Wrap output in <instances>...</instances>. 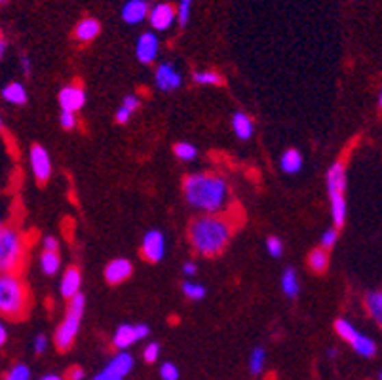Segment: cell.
Wrapping results in <instances>:
<instances>
[{
	"label": "cell",
	"mask_w": 382,
	"mask_h": 380,
	"mask_svg": "<svg viewBox=\"0 0 382 380\" xmlns=\"http://www.w3.org/2000/svg\"><path fill=\"white\" fill-rule=\"evenodd\" d=\"M94 380H124V377H122L120 372L114 371L111 365L107 364L105 367H103L101 371L95 375Z\"/></svg>",
	"instance_id": "cell-38"
},
{
	"label": "cell",
	"mask_w": 382,
	"mask_h": 380,
	"mask_svg": "<svg viewBox=\"0 0 382 380\" xmlns=\"http://www.w3.org/2000/svg\"><path fill=\"white\" fill-rule=\"evenodd\" d=\"M183 272H185V276L192 278V276H196V272H198V264L194 261H187L183 264Z\"/></svg>",
	"instance_id": "cell-45"
},
{
	"label": "cell",
	"mask_w": 382,
	"mask_h": 380,
	"mask_svg": "<svg viewBox=\"0 0 382 380\" xmlns=\"http://www.w3.org/2000/svg\"><path fill=\"white\" fill-rule=\"evenodd\" d=\"M42 251H50V253H60V242H58V238L44 236Z\"/></svg>",
	"instance_id": "cell-40"
},
{
	"label": "cell",
	"mask_w": 382,
	"mask_h": 380,
	"mask_svg": "<svg viewBox=\"0 0 382 380\" xmlns=\"http://www.w3.org/2000/svg\"><path fill=\"white\" fill-rule=\"evenodd\" d=\"M131 114H133V112H129L126 107H122V105H120L118 110L114 112V120H116V124H127L129 118H131Z\"/></svg>",
	"instance_id": "cell-42"
},
{
	"label": "cell",
	"mask_w": 382,
	"mask_h": 380,
	"mask_svg": "<svg viewBox=\"0 0 382 380\" xmlns=\"http://www.w3.org/2000/svg\"><path fill=\"white\" fill-rule=\"evenodd\" d=\"M232 131L240 141H249L255 134L253 120L247 116L246 112H234L232 114Z\"/></svg>",
	"instance_id": "cell-20"
},
{
	"label": "cell",
	"mask_w": 382,
	"mask_h": 380,
	"mask_svg": "<svg viewBox=\"0 0 382 380\" xmlns=\"http://www.w3.org/2000/svg\"><path fill=\"white\" fill-rule=\"evenodd\" d=\"M185 202L204 215H227L232 205V190L219 173H190L183 179Z\"/></svg>",
	"instance_id": "cell-1"
},
{
	"label": "cell",
	"mask_w": 382,
	"mask_h": 380,
	"mask_svg": "<svg viewBox=\"0 0 382 380\" xmlns=\"http://www.w3.org/2000/svg\"><path fill=\"white\" fill-rule=\"evenodd\" d=\"M143 357L147 364H154L160 357V344L158 342H149L143 350Z\"/></svg>",
	"instance_id": "cell-36"
},
{
	"label": "cell",
	"mask_w": 382,
	"mask_h": 380,
	"mask_svg": "<svg viewBox=\"0 0 382 380\" xmlns=\"http://www.w3.org/2000/svg\"><path fill=\"white\" fill-rule=\"evenodd\" d=\"M337 240H339V230H337L335 227L327 228V230L322 234V249L329 251L331 247H335Z\"/></svg>",
	"instance_id": "cell-33"
},
{
	"label": "cell",
	"mask_w": 382,
	"mask_h": 380,
	"mask_svg": "<svg viewBox=\"0 0 382 380\" xmlns=\"http://www.w3.org/2000/svg\"><path fill=\"white\" fill-rule=\"evenodd\" d=\"M80 286H82V274L80 268L77 266H68L67 270L63 272L60 281V293L63 299H73L75 295L80 293Z\"/></svg>",
	"instance_id": "cell-17"
},
{
	"label": "cell",
	"mask_w": 382,
	"mask_h": 380,
	"mask_svg": "<svg viewBox=\"0 0 382 380\" xmlns=\"http://www.w3.org/2000/svg\"><path fill=\"white\" fill-rule=\"evenodd\" d=\"M10 213H12V200L6 196H0V228L6 227L10 220Z\"/></svg>",
	"instance_id": "cell-34"
},
{
	"label": "cell",
	"mask_w": 382,
	"mask_h": 380,
	"mask_svg": "<svg viewBox=\"0 0 382 380\" xmlns=\"http://www.w3.org/2000/svg\"><path fill=\"white\" fill-rule=\"evenodd\" d=\"M60 124H61V127H63V129H67V131H73V129L78 126L77 114H75V112H67V110H61Z\"/></svg>",
	"instance_id": "cell-35"
},
{
	"label": "cell",
	"mask_w": 382,
	"mask_h": 380,
	"mask_svg": "<svg viewBox=\"0 0 382 380\" xmlns=\"http://www.w3.org/2000/svg\"><path fill=\"white\" fill-rule=\"evenodd\" d=\"M234 223L229 215H200L188 227V240L202 257H219L229 247Z\"/></svg>",
	"instance_id": "cell-2"
},
{
	"label": "cell",
	"mask_w": 382,
	"mask_h": 380,
	"mask_svg": "<svg viewBox=\"0 0 382 380\" xmlns=\"http://www.w3.org/2000/svg\"><path fill=\"white\" fill-rule=\"evenodd\" d=\"M133 274V264L127 259H112L107 266H105V279L109 286H120L124 283L126 279L131 278Z\"/></svg>",
	"instance_id": "cell-13"
},
{
	"label": "cell",
	"mask_w": 382,
	"mask_h": 380,
	"mask_svg": "<svg viewBox=\"0 0 382 380\" xmlns=\"http://www.w3.org/2000/svg\"><path fill=\"white\" fill-rule=\"evenodd\" d=\"M86 310V296L82 293H78L73 299H68L67 304V314L60 323V327L55 331L53 342L60 350H68L73 346L75 338H77L78 331H80V321L84 316Z\"/></svg>",
	"instance_id": "cell-5"
},
{
	"label": "cell",
	"mask_w": 382,
	"mask_h": 380,
	"mask_svg": "<svg viewBox=\"0 0 382 380\" xmlns=\"http://www.w3.org/2000/svg\"><path fill=\"white\" fill-rule=\"evenodd\" d=\"M379 380H382V371L379 372Z\"/></svg>",
	"instance_id": "cell-53"
},
{
	"label": "cell",
	"mask_w": 382,
	"mask_h": 380,
	"mask_svg": "<svg viewBox=\"0 0 382 380\" xmlns=\"http://www.w3.org/2000/svg\"><path fill=\"white\" fill-rule=\"evenodd\" d=\"M175 21V8L168 2H160L149 12V23L154 31H168Z\"/></svg>",
	"instance_id": "cell-14"
},
{
	"label": "cell",
	"mask_w": 382,
	"mask_h": 380,
	"mask_svg": "<svg viewBox=\"0 0 382 380\" xmlns=\"http://www.w3.org/2000/svg\"><path fill=\"white\" fill-rule=\"evenodd\" d=\"M4 380H31V369H29L25 364L14 365V367L6 372Z\"/></svg>",
	"instance_id": "cell-31"
},
{
	"label": "cell",
	"mask_w": 382,
	"mask_h": 380,
	"mask_svg": "<svg viewBox=\"0 0 382 380\" xmlns=\"http://www.w3.org/2000/svg\"><path fill=\"white\" fill-rule=\"evenodd\" d=\"M192 82L198 86H219L222 76L217 71H196L192 75Z\"/></svg>",
	"instance_id": "cell-27"
},
{
	"label": "cell",
	"mask_w": 382,
	"mask_h": 380,
	"mask_svg": "<svg viewBox=\"0 0 382 380\" xmlns=\"http://www.w3.org/2000/svg\"><path fill=\"white\" fill-rule=\"evenodd\" d=\"M266 251L274 259H280L281 255H283V242L278 236H270L266 240Z\"/></svg>",
	"instance_id": "cell-32"
},
{
	"label": "cell",
	"mask_w": 382,
	"mask_h": 380,
	"mask_svg": "<svg viewBox=\"0 0 382 380\" xmlns=\"http://www.w3.org/2000/svg\"><path fill=\"white\" fill-rule=\"evenodd\" d=\"M151 6L147 0H127L122 8V19L127 25H137L149 17Z\"/></svg>",
	"instance_id": "cell-16"
},
{
	"label": "cell",
	"mask_w": 382,
	"mask_h": 380,
	"mask_svg": "<svg viewBox=\"0 0 382 380\" xmlns=\"http://www.w3.org/2000/svg\"><path fill=\"white\" fill-rule=\"evenodd\" d=\"M61 268V257L60 253H50V251H42L40 253V270L46 276H55Z\"/></svg>",
	"instance_id": "cell-25"
},
{
	"label": "cell",
	"mask_w": 382,
	"mask_h": 380,
	"mask_svg": "<svg viewBox=\"0 0 382 380\" xmlns=\"http://www.w3.org/2000/svg\"><path fill=\"white\" fill-rule=\"evenodd\" d=\"M6 340H8V329H6V325L0 321V346H4Z\"/></svg>",
	"instance_id": "cell-46"
},
{
	"label": "cell",
	"mask_w": 382,
	"mask_h": 380,
	"mask_svg": "<svg viewBox=\"0 0 382 380\" xmlns=\"http://www.w3.org/2000/svg\"><path fill=\"white\" fill-rule=\"evenodd\" d=\"M205 288L202 286V283H196V281H190V279H187L185 283H183V295L187 296V299H190V301H202L205 296Z\"/></svg>",
	"instance_id": "cell-29"
},
{
	"label": "cell",
	"mask_w": 382,
	"mask_h": 380,
	"mask_svg": "<svg viewBox=\"0 0 382 380\" xmlns=\"http://www.w3.org/2000/svg\"><path fill=\"white\" fill-rule=\"evenodd\" d=\"M190 10H192V0H179L175 8V19L181 27H187L190 21Z\"/></svg>",
	"instance_id": "cell-30"
},
{
	"label": "cell",
	"mask_w": 382,
	"mask_h": 380,
	"mask_svg": "<svg viewBox=\"0 0 382 380\" xmlns=\"http://www.w3.org/2000/svg\"><path fill=\"white\" fill-rule=\"evenodd\" d=\"M19 65H21V71H23V75L25 76H31V73H33V61H31V58L29 55H19Z\"/></svg>",
	"instance_id": "cell-43"
},
{
	"label": "cell",
	"mask_w": 382,
	"mask_h": 380,
	"mask_svg": "<svg viewBox=\"0 0 382 380\" xmlns=\"http://www.w3.org/2000/svg\"><path fill=\"white\" fill-rule=\"evenodd\" d=\"M173 154L177 156L179 160L192 162L196 160V156H198V149H196L192 143H185V141H181V143L173 144Z\"/></svg>",
	"instance_id": "cell-28"
},
{
	"label": "cell",
	"mask_w": 382,
	"mask_h": 380,
	"mask_svg": "<svg viewBox=\"0 0 382 380\" xmlns=\"http://www.w3.org/2000/svg\"><path fill=\"white\" fill-rule=\"evenodd\" d=\"M367 314L373 318V321L382 329V289L371 291L366 295Z\"/></svg>",
	"instance_id": "cell-23"
},
{
	"label": "cell",
	"mask_w": 382,
	"mask_h": 380,
	"mask_svg": "<svg viewBox=\"0 0 382 380\" xmlns=\"http://www.w3.org/2000/svg\"><path fill=\"white\" fill-rule=\"evenodd\" d=\"M84 379V369L82 367H71L67 372V380H82Z\"/></svg>",
	"instance_id": "cell-44"
},
{
	"label": "cell",
	"mask_w": 382,
	"mask_h": 380,
	"mask_svg": "<svg viewBox=\"0 0 382 380\" xmlns=\"http://www.w3.org/2000/svg\"><path fill=\"white\" fill-rule=\"evenodd\" d=\"M29 164H31V169H33V175L36 179V183L44 185L51 177V158L42 144H33L31 147Z\"/></svg>",
	"instance_id": "cell-9"
},
{
	"label": "cell",
	"mask_w": 382,
	"mask_h": 380,
	"mask_svg": "<svg viewBox=\"0 0 382 380\" xmlns=\"http://www.w3.org/2000/svg\"><path fill=\"white\" fill-rule=\"evenodd\" d=\"M31 295L23 279L17 274H0V318L23 320L29 312Z\"/></svg>",
	"instance_id": "cell-3"
},
{
	"label": "cell",
	"mask_w": 382,
	"mask_h": 380,
	"mask_svg": "<svg viewBox=\"0 0 382 380\" xmlns=\"http://www.w3.org/2000/svg\"><path fill=\"white\" fill-rule=\"evenodd\" d=\"M6 50H8V42H6V38L0 34V61L4 60V55H6Z\"/></svg>",
	"instance_id": "cell-47"
},
{
	"label": "cell",
	"mask_w": 382,
	"mask_h": 380,
	"mask_svg": "<svg viewBox=\"0 0 382 380\" xmlns=\"http://www.w3.org/2000/svg\"><path fill=\"white\" fill-rule=\"evenodd\" d=\"M160 379L162 380H179V369L177 365L166 362L160 367Z\"/></svg>",
	"instance_id": "cell-37"
},
{
	"label": "cell",
	"mask_w": 382,
	"mask_h": 380,
	"mask_svg": "<svg viewBox=\"0 0 382 380\" xmlns=\"http://www.w3.org/2000/svg\"><path fill=\"white\" fill-rule=\"evenodd\" d=\"M303 166H305V158H303V152L298 149H288L280 156V169L283 173H288V175L301 173Z\"/></svg>",
	"instance_id": "cell-19"
},
{
	"label": "cell",
	"mask_w": 382,
	"mask_h": 380,
	"mask_svg": "<svg viewBox=\"0 0 382 380\" xmlns=\"http://www.w3.org/2000/svg\"><path fill=\"white\" fill-rule=\"evenodd\" d=\"M158 50H160V42L158 36L153 31H144L136 44V55L139 63L143 65H151L158 58Z\"/></svg>",
	"instance_id": "cell-12"
},
{
	"label": "cell",
	"mask_w": 382,
	"mask_h": 380,
	"mask_svg": "<svg viewBox=\"0 0 382 380\" xmlns=\"http://www.w3.org/2000/svg\"><path fill=\"white\" fill-rule=\"evenodd\" d=\"M329 357H337V350H335V348H331V350H329Z\"/></svg>",
	"instance_id": "cell-49"
},
{
	"label": "cell",
	"mask_w": 382,
	"mask_h": 380,
	"mask_svg": "<svg viewBox=\"0 0 382 380\" xmlns=\"http://www.w3.org/2000/svg\"><path fill=\"white\" fill-rule=\"evenodd\" d=\"M308 266L312 268V272L316 274H323V272L327 270V266H329V253L322 249V247H318V249H312L310 253H308Z\"/></svg>",
	"instance_id": "cell-24"
},
{
	"label": "cell",
	"mask_w": 382,
	"mask_h": 380,
	"mask_svg": "<svg viewBox=\"0 0 382 380\" xmlns=\"http://www.w3.org/2000/svg\"><path fill=\"white\" fill-rule=\"evenodd\" d=\"M38 380H63L60 377V375H53V372H48V375H44V377H40Z\"/></svg>",
	"instance_id": "cell-48"
},
{
	"label": "cell",
	"mask_w": 382,
	"mask_h": 380,
	"mask_svg": "<svg viewBox=\"0 0 382 380\" xmlns=\"http://www.w3.org/2000/svg\"><path fill=\"white\" fill-rule=\"evenodd\" d=\"M4 129V122H2V116H0V131Z\"/></svg>",
	"instance_id": "cell-51"
},
{
	"label": "cell",
	"mask_w": 382,
	"mask_h": 380,
	"mask_svg": "<svg viewBox=\"0 0 382 380\" xmlns=\"http://www.w3.org/2000/svg\"><path fill=\"white\" fill-rule=\"evenodd\" d=\"M335 331L342 340H346L352 350L359 354L361 357H373L377 354V342L373 338H369L367 335H364L361 331L357 329L354 323H350L344 318H339L335 321Z\"/></svg>",
	"instance_id": "cell-6"
},
{
	"label": "cell",
	"mask_w": 382,
	"mask_h": 380,
	"mask_svg": "<svg viewBox=\"0 0 382 380\" xmlns=\"http://www.w3.org/2000/svg\"><path fill=\"white\" fill-rule=\"evenodd\" d=\"M33 350L34 354H44L48 350V337L44 333H38L33 340Z\"/></svg>",
	"instance_id": "cell-39"
},
{
	"label": "cell",
	"mask_w": 382,
	"mask_h": 380,
	"mask_svg": "<svg viewBox=\"0 0 382 380\" xmlns=\"http://www.w3.org/2000/svg\"><path fill=\"white\" fill-rule=\"evenodd\" d=\"M6 2H8V0H0V4H6Z\"/></svg>",
	"instance_id": "cell-52"
},
{
	"label": "cell",
	"mask_w": 382,
	"mask_h": 380,
	"mask_svg": "<svg viewBox=\"0 0 382 380\" xmlns=\"http://www.w3.org/2000/svg\"><path fill=\"white\" fill-rule=\"evenodd\" d=\"M139 105H141V99L137 95H126L124 101H122V107H126L129 112H136L139 109Z\"/></svg>",
	"instance_id": "cell-41"
},
{
	"label": "cell",
	"mask_w": 382,
	"mask_h": 380,
	"mask_svg": "<svg viewBox=\"0 0 382 380\" xmlns=\"http://www.w3.org/2000/svg\"><path fill=\"white\" fill-rule=\"evenodd\" d=\"M99 33H101V23L94 17H84V19L78 21L77 29H75V38L78 42L88 44L92 42L94 38H97Z\"/></svg>",
	"instance_id": "cell-18"
},
{
	"label": "cell",
	"mask_w": 382,
	"mask_h": 380,
	"mask_svg": "<svg viewBox=\"0 0 382 380\" xmlns=\"http://www.w3.org/2000/svg\"><path fill=\"white\" fill-rule=\"evenodd\" d=\"M2 99L8 101L10 105H16V107H23L27 101H29V93H27V88L21 82H10L2 88Z\"/></svg>",
	"instance_id": "cell-21"
},
{
	"label": "cell",
	"mask_w": 382,
	"mask_h": 380,
	"mask_svg": "<svg viewBox=\"0 0 382 380\" xmlns=\"http://www.w3.org/2000/svg\"><path fill=\"white\" fill-rule=\"evenodd\" d=\"M264 362H266V352H264V348L257 346L251 350V354H249V372L257 377V375H261L264 369Z\"/></svg>",
	"instance_id": "cell-26"
},
{
	"label": "cell",
	"mask_w": 382,
	"mask_h": 380,
	"mask_svg": "<svg viewBox=\"0 0 382 380\" xmlns=\"http://www.w3.org/2000/svg\"><path fill=\"white\" fill-rule=\"evenodd\" d=\"M325 186L327 196L346 194V168L342 162H335L325 173Z\"/></svg>",
	"instance_id": "cell-15"
},
{
	"label": "cell",
	"mask_w": 382,
	"mask_h": 380,
	"mask_svg": "<svg viewBox=\"0 0 382 380\" xmlns=\"http://www.w3.org/2000/svg\"><path fill=\"white\" fill-rule=\"evenodd\" d=\"M379 107L382 109V90H381V95H379Z\"/></svg>",
	"instance_id": "cell-50"
},
{
	"label": "cell",
	"mask_w": 382,
	"mask_h": 380,
	"mask_svg": "<svg viewBox=\"0 0 382 380\" xmlns=\"http://www.w3.org/2000/svg\"><path fill=\"white\" fill-rule=\"evenodd\" d=\"M149 333H151V329L144 323H122L112 335V344L118 350H126L131 344H136L137 340H143V338L149 337Z\"/></svg>",
	"instance_id": "cell-7"
},
{
	"label": "cell",
	"mask_w": 382,
	"mask_h": 380,
	"mask_svg": "<svg viewBox=\"0 0 382 380\" xmlns=\"http://www.w3.org/2000/svg\"><path fill=\"white\" fill-rule=\"evenodd\" d=\"M280 283L283 295L289 296V299H295L301 293V283H298L297 272H295V268H291V266H288L285 270L281 272Z\"/></svg>",
	"instance_id": "cell-22"
},
{
	"label": "cell",
	"mask_w": 382,
	"mask_h": 380,
	"mask_svg": "<svg viewBox=\"0 0 382 380\" xmlns=\"http://www.w3.org/2000/svg\"><path fill=\"white\" fill-rule=\"evenodd\" d=\"M154 82H156V88L160 92H175L179 86L183 84V76L175 68V65L160 63L156 67V73H154Z\"/></svg>",
	"instance_id": "cell-10"
},
{
	"label": "cell",
	"mask_w": 382,
	"mask_h": 380,
	"mask_svg": "<svg viewBox=\"0 0 382 380\" xmlns=\"http://www.w3.org/2000/svg\"><path fill=\"white\" fill-rule=\"evenodd\" d=\"M58 101H60L61 110H67V112H75L84 109L86 105V92L82 86L78 84H68L65 88H61L60 95H58Z\"/></svg>",
	"instance_id": "cell-11"
},
{
	"label": "cell",
	"mask_w": 382,
	"mask_h": 380,
	"mask_svg": "<svg viewBox=\"0 0 382 380\" xmlns=\"http://www.w3.org/2000/svg\"><path fill=\"white\" fill-rule=\"evenodd\" d=\"M27 257V238L17 227L0 228V274H17Z\"/></svg>",
	"instance_id": "cell-4"
},
{
	"label": "cell",
	"mask_w": 382,
	"mask_h": 380,
	"mask_svg": "<svg viewBox=\"0 0 382 380\" xmlns=\"http://www.w3.org/2000/svg\"><path fill=\"white\" fill-rule=\"evenodd\" d=\"M166 255V236L160 230H149L143 236V242H141V257L144 261L153 262H160Z\"/></svg>",
	"instance_id": "cell-8"
}]
</instances>
